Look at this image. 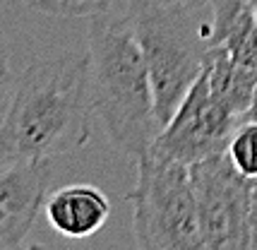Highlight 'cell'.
<instances>
[{
    "mask_svg": "<svg viewBox=\"0 0 257 250\" xmlns=\"http://www.w3.org/2000/svg\"><path fill=\"white\" fill-rule=\"evenodd\" d=\"M91 113L87 56L65 51L34 58L17 77L0 123V169L48 161L84 147Z\"/></svg>",
    "mask_w": 257,
    "mask_h": 250,
    "instance_id": "obj_1",
    "label": "cell"
},
{
    "mask_svg": "<svg viewBox=\"0 0 257 250\" xmlns=\"http://www.w3.org/2000/svg\"><path fill=\"white\" fill-rule=\"evenodd\" d=\"M87 63L94 111L113 142L140 159L157 140L161 125L149 68L127 10L123 15L106 10L91 17Z\"/></svg>",
    "mask_w": 257,
    "mask_h": 250,
    "instance_id": "obj_2",
    "label": "cell"
},
{
    "mask_svg": "<svg viewBox=\"0 0 257 250\" xmlns=\"http://www.w3.org/2000/svg\"><path fill=\"white\" fill-rule=\"evenodd\" d=\"M154 91L159 125L171 120L209 60V0H127Z\"/></svg>",
    "mask_w": 257,
    "mask_h": 250,
    "instance_id": "obj_3",
    "label": "cell"
},
{
    "mask_svg": "<svg viewBox=\"0 0 257 250\" xmlns=\"http://www.w3.org/2000/svg\"><path fill=\"white\" fill-rule=\"evenodd\" d=\"M133 228L145 250L202 248L190 166L147 149L137 159V185L130 193Z\"/></svg>",
    "mask_w": 257,
    "mask_h": 250,
    "instance_id": "obj_4",
    "label": "cell"
},
{
    "mask_svg": "<svg viewBox=\"0 0 257 250\" xmlns=\"http://www.w3.org/2000/svg\"><path fill=\"white\" fill-rule=\"evenodd\" d=\"M202 248H252V181L233 166L228 152L190 164Z\"/></svg>",
    "mask_w": 257,
    "mask_h": 250,
    "instance_id": "obj_5",
    "label": "cell"
},
{
    "mask_svg": "<svg viewBox=\"0 0 257 250\" xmlns=\"http://www.w3.org/2000/svg\"><path fill=\"white\" fill-rule=\"evenodd\" d=\"M240 123L243 118L228 111L212 94L202 70V75L195 80L171 120L159 130L149 149L164 159L190 166L226 152Z\"/></svg>",
    "mask_w": 257,
    "mask_h": 250,
    "instance_id": "obj_6",
    "label": "cell"
},
{
    "mask_svg": "<svg viewBox=\"0 0 257 250\" xmlns=\"http://www.w3.org/2000/svg\"><path fill=\"white\" fill-rule=\"evenodd\" d=\"M51 181L48 161H29L0 169V248H22L46 205Z\"/></svg>",
    "mask_w": 257,
    "mask_h": 250,
    "instance_id": "obj_7",
    "label": "cell"
},
{
    "mask_svg": "<svg viewBox=\"0 0 257 250\" xmlns=\"http://www.w3.org/2000/svg\"><path fill=\"white\" fill-rule=\"evenodd\" d=\"M46 219L56 233L65 238H89L99 233L111 216L108 197L94 185H65L58 188L44 205Z\"/></svg>",
    "mask_w": 257,
    "mask_h": 250,
    "instance_id": "obj_8",
    "label": "cell"
},
{
    "mask_svg": "<svg viewBox=\"0 0 257 250\" xmlns=\"http://www.w3.org/2000/svg\"><path fill=\"white\" fill-rule=\"evenodd\" d=\"M212 48L243 68H257V20L250 0H209Z\"/></svg>",
    "mask_w": 257,
    "mask_h": 250,
    "instance_id": "obj_9",
    "label": "cell"
},
{
    "mask_svg": "<svg viewBox=\"0 0 257 250\" xmlns=\"http://www.w3.org/2000/svg\"><path fill=\"white\" fill-rule=\"evenodd\" d=\"M204 75H207L214 96L228 111L243 118L250 106V99H252V89L257 84V68H243L235 60H231L224 51L212 48L209 60L204 65Z\"/></svg>",
    "mask_w": 257,
    "mask_h": 250,
    "instance_id": "obj_10",
    "label": "cell"
},
{
    "mask_svg": "<svg viewBox=\"0 0 257 250\" xmlns=\"http://www.w3.org/2000/svg\"><path fill=\"white\" fill-rule=\"evenodd\" d=\"M228 157L245 178H257V123L243 120L228 142Z\"/></svg>",
    "mask_w": 257,
    "mask_h": 250,
    "instance_id": "obj_11",
    "label": "cell"
},
{
    "mask_svg": "<svg viewBox=\"0 0 257 250\" xmlns=\"http://www.w3.org/2000/svg\"><path fill=\"white\" fill-rule=\"evenodd\" d=\"M29 8L56 17H94L111 10L115 0H24Z\"/></svg>",
    "mask_w": 257,
    "mask_h": 250,
    "instance_id": "obj_12",
    "label": "cell"
},
{
    "mask_svg": "<svg viewBox=\"0 0 257 250\" xmlns=\"http://www.w3.org/2000/svg\"><path fill=\"white\" fill-rule=\"evenodd\" d=\"M15 87H17V75L12 70L10 48L0 39V113L8 108L12 94H15Z\"/></svg>",
    "mask_w": 257,
    "mask_h": 250,
    "instance_id": "obj_13",
    "label": "cell"
},
{
    "mask_svg": "<svg viewBox=\"0 0 257 250\" xmlns=\"http://www.w3.org/2000/svg\"><path fill=\"white\" fill-rule=\"evenodd\" d=\"M252 181V248L257 250V178Z\"/></svg>",
    "mask_w": 257,
    "mask_h": 250,
    "instance_id": "obj_14",
    "label": "cell"
},
{
    "mask_svg": "<svg viewBox=\"0 0 257 250\" xmlns=\"http://www.w3.org/2000/svg\"><path fill=\"white\" fill-rule=\"evenodd\" d=\"M243 120H255L257 123V84H255V89H252V99H250V106H247Z\"/></svg>",
    "mask_w": 257,
    "mask_h": 250,
    "instance_id": "obj_15",
    "label": "cell"
},
{
    "mask_svg": "<svg viewBox=\"0 0 257 250\" xmlns=\"http://www.w3.org/2000/svg\"><path fill=\"white\" fill-rule=\"evenodd\" d=\"M250 5H252V12H255V20H257V0H250Z\"/></svg>",
    "mask_w": 257,
    "mask_h": 250,
    "instance_id": "obj_16",
    "label": "cell"
}]
</instances>
